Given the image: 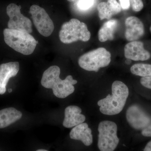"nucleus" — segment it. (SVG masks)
<instances>
[{"label":"nucleus","instance_id":"6","mask_svg":"<svg viewBox=\"0 0 151 151\" xmlns=\"http://www.w3.org/2000/svg\"><path fill=\"white\" fill-rule=\"evenodd\" d=\"M117 130L118 127L115 122L109 121L100 122L98 127L99 134L97 145L100 151L115 150L119 142Z\"/></svg>","mask_w":151,"mask_h":151},{"label":"nucleus","instance_id":"9","mask_svg":"<svg viewBox=\"0 0 151 151\" xmlns=\"http://www.w3.org/2000/svg\"><path fill=\"white\" fill-rule=\"evenodd\" d=\"M126 118L128 123L135 129H143L150 123V117L136 105L130 106L127 109Z\"/></svg>","mask_w":151,"mask_h":151},{"label":"nucleus","instance_id":"5","mask_svg":"<svg viewBox=\"0 0 151 151\" xmlns=\"http://www.w3.org/2000/svg\"><path fill=\"white\" fill-rule=\"evenodd\" d=\"M111 53L104 47H99L80 57L78 65L84 70L97 72L101 68L108 66L111 62Z\"/></svg>","mask_w":151,"mask_h":151},{"label":"nucleus","instance_id":"16","mask_svg":"<svg viewBox=\"0 0 151 151\" xmlns=\"http://www.w3.org/2000/svg\"><path fill=\"white\" fill-rule=\"evenodd\" d=\"M22 116L16 108H9L0 111V129H4L20 120Z\"/></svg>","mask_w":151,"mask_h":151},{"label":"nucleus","instance_id":"26","mask_svg":"<svg viewBox=\"0 0 151 151\" xmlns=\"http://www.w3.org/2000/svg\"><path fill=\"white\" fill-rule=\"evenodd\" d=\"M37 151H48L47 150H43V149H40V150H38Z\"/></svg>","mask_w":151,"mask_h":151},{"label":"nucleus","instance_id":"1","mask_svg":"<svg viewBox=\"0 0 151 151\" xmlns=\"http://www.w3.org/2000/svg\"><path fill=\"white\" fill-rule=\"evenodd\" d=\"M60 68L57 65H52L44 72L41 83L47 89H52L53 94L58 98H66L72 94L75 90L73 85L77 81L72 76H68L64 80L60 78Z\"/></svg>","mask_w":151,"mask_h":151},{"label":"nucleus","instance_id":"12","mask_svg":"<svg viewBox=\"0 0 151 151\" xmlns=\"http://www.w3.org/2000/svg\"><path fill=\"white\" fill-rule=\"evenodd\" d=\"M19 70L18 62H11L0 65V94L6 92L7 84L12 77H14Z\"/></svg>","mask_w":151,"mask_h":151},{"label":"nucleus","instance_id":"4","mask_svg":"<svg viewBox=\"0 0 151 151\" xmlns=\"http://www.w3.org/2000/svg\"><path fill=\"white\" fill-rule=\"evenodd\" d=\"M59 36L63 43L69 44L78 40L88 41L90 39L91 33L84 23L77 19H72L63 24Z\"/></svg>","mask_w":151,"mask_h":151},{"label":"nucleus","instance_id":"21","mask_svg":"<svg viewBox=\"0 0 151 151\" xmlns=\"http://www.w3.org/2000/svg\"><path fill=\"white\" fill-rule=\"evenodd\" d=\"M140 83L144 87L151 89V76L142 77Z\"/></svg>","mask_w":151,"mask_h":151},{"label":"nucleus","instance_id":"29","mask_svg":"<svg viewBox=\"0 0 151 151\" xmlns=\"http://www.w3.org/2000/svg\"><path fill=\"white\" fill-rule=\"evenodd\" d=\"M150 31H151V27H150Z\"/></svg>","mask_w":151,"mask_h":151},{"label":"nucleus","instance_id":"27","mask_svg":"<svg viewBox=\"0 0 151 151\" xmlns=\"http://www.w3.org/2000/svg\"><path fill=\"white\" fill-rule=\"evenodd\" d=\"M12 89H8V92L9 93H11V92H12Z\"/></svg>","mask_w":151,"mask_h":151},{"label":"nucleus","instance_id":"15","mask_svg":"<svg viewBox=\"0 0 151 151\" xmlns=\"http://www.w3.org/2000/svg\"><path fill=\"white\" fill-rule=\"evenodd\" d=\"M121 5L116 0H108L107 2L100 3L97 6L98 16L101 20L110 19L122 11Z\"/></svg>","mask_w":151,"mask_h":151},{"label":"nucleus","instance_id":"2","mask_svg":"<svg viewBox=\"0 0 151 151\" xmlns=\"http://www.w3.org/2000/svg\"><path fill=\"white\" fill-rule=\"evenodd\" d=\"M129 94V88L121 81H116L112 85V95L109 94L97 102L101 113L114 116L121 113L124 109Z\"/></svg>","mask_w":151,"mask_h":151},{"label":"nucleus","instance_id":"20","mask_svg":"<svg viewBox=\"0 0 151 151\" xmlns=\"http://www.w3.org/2000/svg\"><path fill=\"white\" fill-rule=\"evenodd\" d=\"M130 6L134 12H140L144 7V4L142 0H130Z\"/></svg>","mask_w":151,"mask_h":151},{"label":"nucleus","instance_id":"8","mask_svg":"<svg viewBox=\"0 0 151 151\" xmlns=\"http://www.w3.org/2000/svg\"><path fill=\"white\" fill-rule=\"evenodd\" d=\"M21 6L15 4H9L6 8V13L9 17L8 27L9 28L25 31L32 32V23L29 19L21 13Z\"/></svg>","mask_w":151,"mask_h":151},{"label":"nucleus","instance_id":"3","mask_svg":"<svg viewBox=\"0 0 151 151\" xmlns=\"http://www.w3.org/2000/svg\"><path fill=\"white\" fill-rule=\"evenodd\" d=\"M3 33L6 43L14 50L24 55L32 54L38 43L32 35L25 31L6 28Z\"/></svg>","mask_w":151,"mask_h":151},{"label":"nucleus","instance_id":"10","mask_svg":"<svg viewBox=\"0 0 151 151\" xmlns=\"http://www.w3.org/2000/svg\"><path fill=\"white\" fill-rule=\"evenodd\" d=\"M124 55L126 58L134 61H145L151 57L150 53L144 48V43L137 41L131 42L125 45Z\"/></svg>","mask_w":151,"mask_h":151},{"label":"nucleus","instance_id":"23","mask_svg":"<svg viewBox=\"0 0 151 151\" xmlns=\"http://www.w3.org/2000/svg\"><path fill=\"white\" fill-rule=\"evenodd\" d=\"M120 5L123 9L127 10L130 7V0H119Z\"/></svg>","mask_w":151,"mask_h":151},{"label":"nucleus","instance_id":"13","mask_svg":"<svg viewBox=\"0 0 151 151\" xmlns=\"http://www.w3.org/2000/svg\"><path fill=\"white\" fill-rule=\"evenodd\" d=\"M81 109L75 105H70L65 108L63 125L66 128H71L84 123L86 117L81 114Z\"/></svg>","mask_w":151,"mask_h":151},{"label":"nucleus","instance_id":"7","mask_svg":"<svg viewBox=\"0 0 151 151\" xmlns=\"http://www.w3.org/2000/svg\"><path fill=\"white\" fill-rule=\"evenodd\" d=\"M29 13L38 32L45 37L51 35L54 29V24L45 10L33 5L30 8Z\"/></svg>","mask_w":151,"mask_h":151},{"label":"nucleus","instance_id":"25","mask_svg":"<svg viewBox=\"0 0 151 151\" xmlns=\"http://www.w3.org/2000/svg\"><path fill=\"white\" fill-rule=\"evenodd\" d=\"M125 63L127 65H130L132 63V60L127 58V59L125 61Z\"/></svg>","mask_w":151,"mask_h":151},{"label":"nucleus","instance_id":"11","mask_svg":"<svg viewBox=\"0 0 151 151\" xmlns=\"http://www.w3.org/2000/svg\"><path fill=\"white\" fill-rule=\"evenodd\" d=\"M126 30L125 37L129 41H136L145 33V27L142 22L137 17H128L125 21Z\"/></svg>","mask_w":151,"mask_h":151},{"label":"nucleus","instance_id":"22","mask_svg":"<svg viewBox=\"0 0 151 151\" xmlns=\"http://www.w3.org/2000/svg\"><path fill=\"white\" fill-rule=\"evenodd\" d=\"M142 134L144 137H151V123L142 129Z\"/></svg>","mask_w":151,"mask_h":151},{"label":"nucleus","instance_id":"24","mask_svg":"<svg viewBox=\"0 0 151 151\" xmlns=\"http://www.w3.org/2000/svg\"><path fill=\"white\" fill-rule=\"evenodd\" d=\"M144 151H151V141L149 142L146 145Z\"/></svg>","mask_w":151,"mask_h":151},{"label":"nucleus","instance_id":"19","mask_svg":"<svg viewBox=\"0 0 151 151\" xmlns=\"http://www.w3.org/2000/svg\"><path fill=\"white\" fill-rule=\"evenodd\" d=\"M94 0H79L78 3V8L81 10L86 11L94 5Z\"/></svg>","mask_w":151,"mask_h":151},{"label":"nucleus","instance_id":"14","mask_svg":"<svg viewBox=\"0 0 151 151\" xmlns=\"http://www.w3.org/2000/svg\"><path fill=\"white\" fill-rule=\"evenodd\" d=\"M70 139L80 140L86 146H89L93 142L92 130L86 123H81L75 126L70 133Z\"/></svg>","mask_w":151,"mask_h":151},{"label":"nucleus","instance_id":"17","mask_svg":"<svg viewBox=\"0 0 151 151\" xmlns=\"http://www.w3.org/2000/svg\"><path fill=\"white\" fill-rule=\"evenodd\" d=\"M118 24V21L116 19L111 20L105 23L98 31V39L100 41L105 42L107 40H113Z\"/></svg>","mask_w":151,"mask_h":151},{"label":"nucleus","instance_id":"28","mask_svg":"<svg viewBox=\"0 0 151 151\" xmlns=\"http://www.w3.org/2000/svg\"><path fill=\"white\" fill-rule=\"evenodd\" d=\"M67 1L69 2H73L74 1H76V0H67Z\"/></svg>","mask_w":151,"mask_h":151},{"label":"nucleus","instance_id":"18","mask_svg":"<svg viewBox=\"0 0 151 151\" xmlns=\"http://www.w3.org/2000/svg\"><path fill=\"white\" fill-rule=\"evenodd\" d=\"M132 74L142 77L151 76V64L145 63H137L132 65L131 68Z\"/></svg>","mask_w":151,"mask_h":151}]
</instances>
